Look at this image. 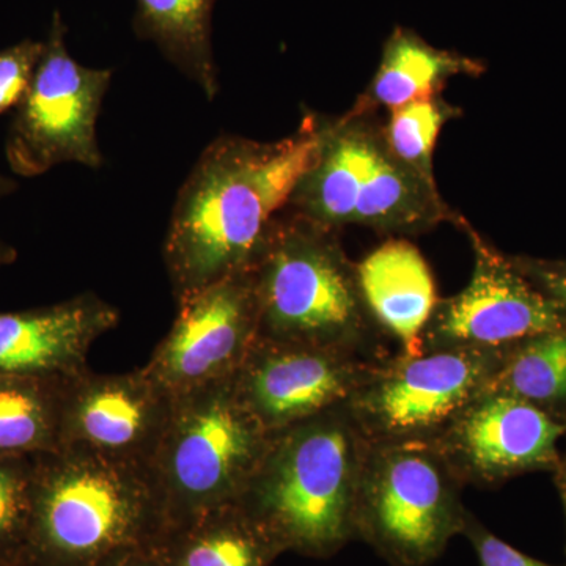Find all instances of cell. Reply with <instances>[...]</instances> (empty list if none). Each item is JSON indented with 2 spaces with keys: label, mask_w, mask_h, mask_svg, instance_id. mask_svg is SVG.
Listing matches in <instances>:
<instances>
[{
  "label": "cell",
  "mask_w": 566,
  "mask_h": 566,
  "mask_svg": "<svg viewBox=\"0 0 566 566\" xmlns=\"http://www.w3.org/2000/svg\"><path fill=\"white\" fill-rule=\"evenodd\" d=\"M316 147L318 112H307L283 139L221 136L205 148L178 191L164 241L177 304L252 271Z\"/></svg>",
  "instance_id": "1"
},
{
  "label": "cell",
  "mask_w": 566,
  "mask_h": 566,
  "mask_svg": "<svg viewBox=\"0 0 566 566\" xmlns=\"http://www.w3.org/2000/svg\"><path fill=\"white\" fill-rule=\"evenodd\" d=\"M368 439L348 405L271 434L240 504L286 553L333 557L356 539Z\"/></svg>",
  "instance_id": "2"
},
{
  "label": "cell",
  "mask_w": 566,
  "mask_h": 566,
  "mask_svg": "<svg viewBox=\"0 0 566 566\" xmlns=\"http://www.w3.org/2000/svg\"><path fill=\"white\" fill-rule=\"evenodd\" d=\"M259 338L385 360L389 340L365 303L340 232L282 211L252 268Z\"/></svg>",
  "instance_id": "3"
},
{
  "label": "cell",
  "mask_w": 566,
  "mask_h": 566,
  "mask_svg": "<svg viewBox=\"0 0 566 566\" xmlns=\"http://www.w3.org/2000/svg\"><path fill=\"white\" fill-rule=\"evenodd\" d=\"M167 527L150 468L77 450L35 457L22 564L95 566L132 547H155Z\"/></svg>",
  "instance_id": "4"
},
{
  "label": "cell",
  "mask_w": 566,
  "mask_h": 566,
  "mask_svg": "<svg viewBox=\"0 0 566 566\" xmlns=\"http://www.w3.org/2000/svg\"><path fill=\"white\" fill-rule=\"evenodd\" d=\"M379 114L349 109L318 114V147L294 186L285 210L342 230L364 227L390 238L416 237L441 223L461 227L463 216L441 191L390 150Z\"/></svg>",
  "instance_id": "5"
},
{
  "label": "cell",
  "mask_w": 566,
  "mask_h": 566,
  "mask_svg": "<svg viewBox=\"0 0 566 566\" xmlns=\"http://www.w3.org/2000/svg\"><path fill=\"white\" fill-rule=\"evenodd\" d=\"M270 441L238 395L234 376L175 397L150 464L167 526L240 501Z\"/></svg>",
  "instance_id": "6"
},
{
  "label": "cell",
  "mask_w": 566,
  "mask_h": 566,
  "mask_svg": "<svg viewBox=\"0 0 566 566\" xmlns=\"http://www.w3.org/2000/svg\"><path fill=\"white\" fill-rule=\"evenodd\" d=\"M464 485L436 441H368L356 538L392 566H428L463 534Z\"/></svg>",
  "instance_id": "7"
},
{
  "label": "cell",
  "mask_w": 566,
  "mask_h": 566,
  "mask_svg": "<svg viewBox=\"0 0 566 566\" xmlns=\"http://www.w3.org/2000/svg\"><path fill=\"white\" fill-rule=\"evenodd\" d=\"M111 70L88 69L71 57L66 25L54 11L31 84L14 107L6 156L11 172L32 178L61 164L99 169L96 122L109 91Z\"/></svg>",
  "instance_id": "8"
},
{
  "label": "cell",
  "mask_w": 566,
  "mask_h": 566,
  "mask_svg": "<svg viewBox=\"0 0 566 566\" xmlns=\"http://www.w3.org/2000/svg\"><path fill=\"white\" fill-rule=\"evenodd\" d=\"M510 348V346H509ZM504 349L452 348L376 364L348 409L370 442L438 441L480 394Z\"/></svg>",
  "instance_id": "9"
},
{
  "label": "cell",
  "mask_w": 566,
  "mask_h": 566,
  "mask_svg": "<svg viewBox=\"0 0 566 566\" xmlns=\"http://www.w3.org/2000/svg\"><path fill=\"white\" fill-rule=\"evenodd\" d=\"M474 253L471 281L455 296L439 300L424 327L422 352L504 349L566 327V307L547 296L468 221L461 223Z\"/></svg>",
  "instance_id": "10"
},
{
  "label": "cell",
  "mask_w": 566,
  "mask_h": 566,
  "mask_svg": "<svg viewBox=\"0 0 566 566\" xmlns=\"http://www.w3.org/2000/svg\"><path fill=\"white\" fill-rule=\"evenodd\" d=\"M259 338L252 271L232 275L178 304V315L144 370L178 397L237 376Z\"/></svg>",
  "instance_id": "11"
},
{
  "label": "cell",
  "mask_w": 566,
  "mask_h": 566,
  "mask_svg": "<svg viewBox=\"0 0 566 566\" xmlns=\"http://www.w3.org/2000/svg\"><path fill=\"white\" fill-rule=\"evenodd\" d=\"M174 401L144 368L114 375L85 368L66 379L59 450L150 468Z\"/></svg>",
  "instance_id": "12"
},
{
  "label": "cell",
  "mask_w": 566,
  "mask_h": 566,
  "mask_svg": "<svg viewBox=\"0 0 566 566\" xmlns=\"http://www.w3.org/2000/svg\"><path fill=\"white\" fill-rule=\"evenodd\" d=\"M376 364L337 349L256 338L234 386L273 434L348 405Z\"/></svg>",
  "instance_id": "13"
},
{
  "label": "cell",
  "mask_w": 566,
  "mask_h": 566,
  "mask_svg": "<svg viewBox=\"0 0 566 566\" xmlns=\"http://www.w3.org/2000/svg\"><path fill=\"white\" fill-rule=\"evenodd\" d=\"M566 423L509 395L483 392L438 439L463 485H501L528 472H553Z\"/></svg>",
  "instance_id": "14"
},
{
  "label": "cell",
  "mask_w": 566,
  "mask_h": 566,
  "mask_svg": "<svg viewBox=\"0 0 566 566\" xmlns=\"http://www.w3.org/2000/svg\"><path fill=\"white\" fill-rule=\"evenodd\" d=\"M118 322V308L91 292L46 307L0 312V374H81L92 345Z\"/></svg>",
  "instance_id": "15"
},
{
  "label": "cell",
  "mask_w": 566,
  "mask_h": 566,
  "mask_svg": "<svg viewBox=\"0 0 566 566\" xmlns=\"http://www.w3.org/2000/svg\"><path fill=\"white\" fill-rule=\"evenodd\" d=\"M357 275L368 311L387 338L405 356L422 353L424 327L439 297L419 249L405 238H389L357 263Z\"/></svg>",
  "instance_id": "16"
},
{
  "label": "cell",
  "mask_w": 566,
  "mask_h": 566,
  "mask_svg": "<svg viewBox=\"0 0 566 566\" xmlns=\"http://www.w3.org/2000/svg\"><path fill=\"white\" fill-rule=\"evenodd\" d=\"M485 62L428 43L412 29L397 25L382 46L374 80L353 104V112L379 114L442 95L457 76L480 77Z\"/></svg>",
  "instance_id": "17"
},
{
  "label": "cell",
  "mask_w": 566,
  "mask_h": 566,
  "mask_svg": "<svg viewBox=\"0 0 566 566\" xmlns=\"http://www.w3.org/2000/svg\"><path fill=\"white\" fill-rule=\"evenodd\" d=\"M153 551L164 566H271L283 554L238 501L170 524Z\"/></svg>",
  "instance_id": "18"
},
{
  "label": "cell",
  "mask_w": 566,
  "mask_h": 566,
  "mask_svg": "<svg viewBox=\"0 0 566 566\" xmlns=\"http://www.w3.org/2000/svg\"><path fill=\"white\" fill-rule=\"evenodd\" d=\"M218 0H136L134 31L158 48L167 62L202 91L208 102L219 93L212 48V13Z\"/></svg>",
  "instance_id": "19"
},
{
  "label": "cell",
  "mask_w": 566,
  "mask_h": 566,
  "mask_svg": "<svg viewBox=\"0 0 566 566\" xmlns=\"http://www.w3.org/2000/svg\"><path fill=\"white\" fill-rule=\"evenodd\" d=\"M66 379L0 374V458L59 452Z\"/></svg>",
  "instance_id": "20"
},
{
  "label": "cell",
  "mask_w": 566,
  "mask_h": 566,
  "mask_svg": "<svg viewBox=\"0 0 566 566\" xmlns=\"http://www.w3.org/2000/svg\"><path fill=\"white\" fill-rule=\"evenodd\" d=\"M485 392L509 395L566 423V327L506 348Z\"/></svg>",
  "instance_id": "21"
},
{
  "label": "cell",
  "mask_w": 566,
  "mask_h": 566,
  "mask_svg": "<svg viewBox=\"0 0 566 566\" xmlns=\"http://www.w3.org/2000/svg\"><path fill=\"white\" fill-rule=\"evenodd\" d=\"M382 123L387 145L408 169L428 185L436 186L434 150L447 123L463 115V109L444 96L420 99L387 112Z\"/></svg>",
  "instance_id": "22"
},
{
  "label": "cell",
  "mask_w": 566,
  "mask_h": 566,
  "mask_svg": "<svg viewBox=\"0 0 566 566\" xmlns=\"http://www.w3.org/2000/svg\"><path fill=\"white\" fill-rule=\"evenodd\" d=\"M35 457L0 458V566L24 562L31 526Z\"/></svg>",
  "instance_id": "23"
},
{
  "label": "cell",
  "mask_w": 566,
  "mask_h": 566,
  "mask_svg": "<svg viewBox=\"0 0 566 566\" xmlns=\"http://www.w3.org/2000/svg\"><path fill=\"white\" fill-rule=\"evenodd\" d=\"M43 41L25 39L0 51V115L14 109L31 84Z\"/></svg>",
  "instance_id": "24"
},
{
  "label": "cell",
  "mask_w": 566,
  "mask_h": 566,
  "mask_svg": "<svg viewBox=\"0 0 566 566\" xmlns=\"http://www.w3.org/2000/svg\"><path fill=\"white\" fill-rule=\"evenodd\" d=\"M461 535L468 536L474 547L480 566H553L528 557L515 547L506 545L504 539L491 534L471 512H468V516H465Z\"/></svg>",
  "instance_id": "25"
},
{
  "label": "cell",
  "mask_w": 566,
  "mask_h": 566,
  "mask_svg": "<svg viewBox=\"0 0 566 566\" xmlns=\"http://www.w3.org/2000/svg\"><path fill=\"white\" fill-rule=\"evenodd\" d=\"M513 262L526 277L543 290L547 296L566 307V260L536 259L528 255H512Z\"/></svg>",
  "instance_id": "26"
},
{
  "label": "cell",
  "mask_w": 566,
  "mask_h": 566,
  "mask_svg": "<svg viewBox=\"0 0 566 566\" xmlns=\"http://www.w3.org/2000/svg\"><path fill=\"white\" fill-rule=\"evenodd\" d=\"M95 566H164L151 547L118 551Z\"/></svg>",
  "instance_id": "27"
},
{
  "label": "cell",
  "mask_w": 566,
  "mask_h": 566,
  "mask_svg": "<svg viewBox=\"0 0 566 566\" xmlns=\"http://www.w3.org/2000/svg\"><path fill=\"white\" fill-rule=\"evenodd\" d=\"M554 485L557 488L558 497H560L562 506H564L566 521V447L562 450L560 461L553 471Z\"/></svg>",
  "instance_id": "28"
},
{
  "label": "cell",
  "mask_w": 566,
  "mask_h": 566,
  "mask_svg": "<svg viewBox=\"0 0 566 566\" xmlns=\"http://www.w3.org/2000/svg\"><path fill=\"white\" fill-rule=\"evenodd\" d=\"M18 251L13 245L0 240V268L10 266L17 262Z\"/></svg>",
  "instance_id": "29"
},
{
  "label": "cell",
  "mask_w": 566,
  "mask_h": 566,
  "mask_svg": "<svg viewBox=\"0 0 566 566\" xmlns=\"http://www.w3.org/2000/svg\"><path fill=\"white\" fill-rule=\"evenodd\" d=\"M18 189V182L13 178L0 174V200L11 196Z\"/></svg>",
  "instance_id": "30"
},
{
  "label": "cell",
  "mask_w": 566,
  "mask_h": 566,
  "mask_svg": "<svg viewBox=\"0 0 566 566\" xmlns=\"http://www.w3.org/2000/svg\"><path fill=\"white\" fill-rule=\"evenodd\" d=\"M18 566H31V565L21 564V565H18Z\"/></svg>",
  "instance_id": "31"
}]
</instances>
